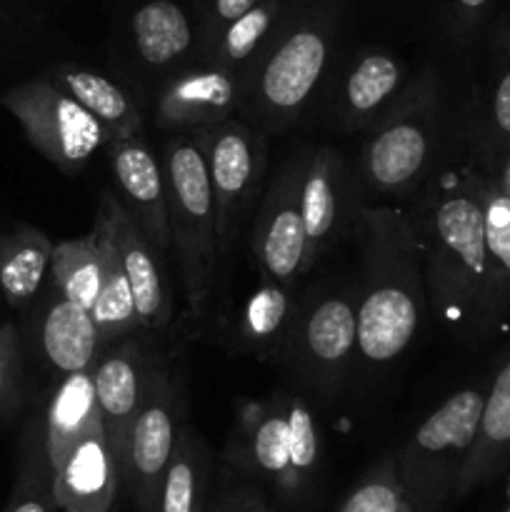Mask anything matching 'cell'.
Wrapping results in <instances>:
<instances>
[{
  "mask_svg": "<svg viewBox=\"0 0 510 512\" xmlns=\"http://www.w3.org/2000/svg\"><path fill=\"white\" fill-rule=\"evenodd\" d=\"M358 348V300L335 293L313 300L295 315L288 350L295 373L313 388L333 390Z\"/></svg>",
  "mask_w": 510,
  "mask_h": 512,
  "instance_id": "9",
  "label": "cell"
},
{
  "mask_svg": "<svg viewBox=\"0 0 510 512\" xmlns=\"http://www.w3.org/2000/svg\"><path fill=\"white\" fill-rule=\"evenodd\" d=\"M0 103L18 120L30 145L65 175H78L103 145L113 143L108 130L50 80L15 85Z\"/></svg>",
  "mask_w": 510,
  "mask_h": 512,
  "instance_id": "5",
  "label": "cell"
},
{
  "mask_svg": "<svg viewBox=\"0 0 510 512\" xmlns=\"http://www.w3.org/2000/svg\"><path fill=\"white\" fill-rule=\"evenodd\" d=\"M400 85V65L385 53H370L360 60L345 83V123L350 128L373 125L388 113V100Z\"/></svg>",
  "mask_w": 510,
  "mask_h": 512,
  "instance_id": "27",
  "label": "cell"
},
{
  "mask_svg": "<svg viewBox=\"0 0 510 512\" xmlns=\"http://www.w3.org/2000/svg\"><path fill=\"white\" fill-rule=\"evenodd\" d=\"M495 185H498L505 195H510V153H508V158H505L503 170H500V178L495 180Z\"/></svg>",
  "mask_w": 510,
  "mask_h": 512,
  "instance_id": "39",
  "label": "cell"
},
{
  "mask_svg": "<svg viewBox=\"0 0 510 512\" xmlns=\"http://www.w3.org/2000/svg\"><path fill=\"white\" fill-rule=\"evenodd\" d=\"M328 60L325 38L313 28L295 30L263 65L253 93L255 115L270 128L298 120Z\"/></svg>",
  "mask_w": 510,
  "mask_h": 512,
  "instance_id": "11",
  "label": "cell"
},
{
  "mask_svg": "<svg viewBox=\"0 0 510 512\" xmlns=\"http://www.w3.org/2000/svg\"><path fill=\"white\" fill-rule=\"evenodd\" d=\"M303 168V160H290L280 168L278 178L268 185L260 200L250 235V250L263 280L283 288L295 285L310 270L308 240L300 213Z\"/></svg>",
  "mask_w": 510,
  "mask_h": 512,
  "instance_id": "7",
  "label": "cell"
},
{
  "mask_svg": "<svg viewBox=\"0 0 510 512\" xmlns=\"http://www.w3.org/2000/svg\"><path fill=\"white\" fill-rule=\"evenodd\" d=\"M248 448L245 465L258 478L270 480L285 495H295L293 475H290V445H288V418H285L283 400L255 408V418L248 420Z\"/></svg>",
  "mask_w": 510,
  "mask_h": 512,
  "instance_id": "25",
  "label": "cell"
},
{
  "mask_svg": "<svg viewBox=\"0 0 510 512\" xmlns=\"http://www.w3.org/2000/svg\"><path fill=\"white\" fill-rule=\"evenodd\" d=\"M48 80L68 98H73L85 113L93 115L108 130L113 143L140 135L143 115L135 108L133 100L105 75L75 68V65H63V68H55Z\"/></svg>",
  "mask_w": 510,
  "mask_h": 512,
  "instance_id": "22",
  "label": "cell"
},
{
  "mask_svg": "<svg viewBox=\"0 0 510 512\" xmlns=\"http://www.w3.org/2000/svg\"><path fill=\"white\" fill-rule=\"evenodd\" d=\"M458 3L468 10H478L483 8V5H488V0H458Z\"/></svg>",
  "mask_w": 510,
  "mask_h": 512,
  "instance_id": "40",
  "label": "cell"
},
{
  "mask_svg": "<svg viewBox=\"0 0 510 512\" xmlns=\"http://www.w3.org/2000/svg\"><path fill=\"white\" fill-rule=\"evenodd\" d=\"M123 468L105 428L80 440L53 468V498L63 512H110Z\"/></svg>",
  "mask_w": 510,
  "mask_h": 512,
  "instance_id": "15",
  "label": "cell"
},
{
  "mask_svg": "<svg viewBox=\"0 0 510 512\" xmlns=\"http://www.w3.org/2000/svg\"><path fill=\"white\" fill-rule=\"evenodd\" d=\"M490 125H493L495 140L505 145L510 153V68L500 75L493 98H490Z\"/></svg>",
  "mask_w": 510,
  "mask_h": 512,
  "instance_id": "36",
  "label": "cell"
},
{
  "mask_svg": "<svg viewBox=\"0 0 510 512\" xmlns=\"http://www.w3.org/2000/svg\"><path fill=\"white\" fill-rule=\"evenodd\" d=\"M93 233L100 245V288L98 298L90 308V315H93L95 328H98L100 340L105 345L133 333L135 328H140V323L138 313H135L133 290H130L128 278H125L113 235H110V230L105 228L98 215H95Z\"/></svg>",
  "mask_w": 510,
  "mask_h": 512,
  "instance_id": "23",
  "label": "cell"
},
{
  "mask_svg": "<svg viewBox=\"0 0 510 512\" xmlns=\"http://www.w3.org/2000/svg\"><path fill=\"white\" fill-rule=\"evenodd\" d=\"M485 210V295L480 315V343L510 315V195L483 180Z\"/></svg>",
  "mask_w": 510,
  "mask_h": 512,
  "instance_id": "18",
  "label": "cell"
},
{
  "mask_svg": "<svg viewBox=\"0 0 510 512\" xmlns=\"http://www.w3.org/2000/svg\"><path fill=\"white\" fill-rule=\"evenodd\" d=\"M488 385L458 390L410 435L395 455L413 512H440L453 500L463 465L473 450Z\"/></svg>",
  "mask_w": 510,
  "mask_h": 512,
  "instance_id": "4",
  "label": "cell"
},
{
  "mask_svg": "<svg viewBox=\"0 0 510 512\" xmlns=\"http://www.w3.org/2000/svg\"><path fill=\"white\" fill-rule=\"evenodd\" d=\"M178 398L175 388L163 370L150 375L143 408L130 430L128 448L123 460V480L128 483L135 508L155 512L165 470L178 443Z\"/></svg>",
  "mask_w": 510,
  "mask_h": 512,
  "instance_id": "10",
  "label": "cell"
},
{
  "mask_svg": "<svg viewBox=\"0 0 510 512\" xmlns=\"http://www.w3.org/2000/svg\"><path fill=\"white\" fill-rule=\"evenodd\" d=\"M295 323V308L288 288L265 283L245 305L240 335L258 353H278L288 343Z\"/></svg>",
  "mask_w": 510,
  "mask_h": 512,
  "instance_id": "30",
  "label": "cell"
},
{
  "mask_svg": "<svg viewBox=\"0 0 510 512\" xmlns=\"http://www.w3.org/2000/svg\"><path fill=\"white\" fill-rule=\"evenodd\" d=\"M510 465V345L485 393L483 415L473 450L463 465L453 500H463L480 485L498 478Z\"/></svg>",
  "mask_w": 510,
  "mask_h": 512,
  "instance_id": "16",
  "label": "cell"
},
{
  "mask_svg": "<svg viewBox=\"0 0 510 512\" xmlns=\"http://www.w3.org/2000/svg\"><path fill=\"white\" fill-rule=\"evenodd\" d=\"M255 5H258V0H215V13L225 23H235L248 10H253Z\"/></svg>",
  "mask_w": 510,
  "mask_h": 512,
  "instance_id": "37",
  "label": "cell"
},
{
  "mask_svg": "<svg viewBox=\"0 0 510 512\" xmlns=\"http://www.w3.org/2000/svg\"><path fill=\"white\" fill-rule=\"evenodd\" d=\"M53 250V240L35 228H18L0 240V290L13 308H23L38 295Z\"/></svg>",
  "mask_w": 510,
  "mask_h": 512,
  "instance_id": "24",
  "label": "cell"
},
{
  "mask_svg": "<svg viewBox=\"0 0 510 512\" xmlns=\"http://www.w3.org/2000/svg\"><path fill=\"white\" fill-rule=\"evenodd\" d=\"M100 345L103 340L90 310L55 293L40 323V348L48 363L63 375L83 373L98 363Z\"/></svg>",
  "mask_w": 510,
  "mask_h": 512,
  "instance_id": "20",
  "label": "cell"
},
{
  "mask_svg": "<svg viewBox=\"0 0 510 512\" xmlns=\"http://www.w3.org/2000/svg\"><path fill=\"white\" fill-rule=\"evenodd\" d=\"M133 35L138 53L150 65H168L190 48V23L170 0H153L133 15Z\"/></svg>",
  "mask_w": 510,
  "mask_h": 512,
  "instance_id": "29",
  "label": "cell"
},
{
  "mask_svg": "<svg viewBox=\"0 0 510 512\" xmlns=\"http://www.w3.org/2000/svg\"><path fill=\"white\" fill-rule=\"evenodd\" d=\"M208 165L215 200V230L220 255L238 238L265 170V140L248 125L225 120L195 133Z\"/></svg>",
  "mask_w": 510,
  "mask_h": 512,
  "instance_id": "6",
  "label": "cell"
},
{
  "mask_svg": "<svg viewBox=\"0 0 510 512\" xmlns=\"http://www.w3.org/2000/svg\"><path fill=\"white\" fill-rule=\"evenodd\" d=\"M168 193L170 243L178 258L180 283L193 313L210 298L218 273V230L208 165L195 135H173L160 158Z\"/></svg>",
  "mask_w": 510,
  "mask_h": 512,
  "instance_id": "3",
  "label": "cell"
},
{
  "mask_svg": "<svg viewBox=\"0 0 510 512\" xmlns=\"http://www.w3.org/2000/svg\"><path fill=\"white\" fill-rule=\"evenodd\" d=\"M343 205V158L330 148H320L305 160L300 185V213L310 265L333 243Z\"/></svg>",
  "mask_w": 510,
  "mask_h": 512,
  "instance_id": "19",
  "label": "cell"
},
{
  "mask_svg": "<svg viewBox=\"0 0 510 512\" xmlns=\"http://www.w3.org/2000/svg\"><path fill=\"white\" fill-rule=\"evenodd\" d=\"M50 283L58 295L80 308H93L100 288V245L90 230L83 238L55 243L50 260Z\"/></svg>",
  "mask_w": 510,
  "mask_h": 512,
  "instance_id": "28",
  "label": "cell"
},
{
  "mask_svg": "<svg viewBox=\"0 0 510 512\" xmlns=\"http://www.w3.org/2000/svg\"><path fill=\"white\" fill-rule=\"evenodd\" d=\"M270 23H273V10L265 8V5H255L243 18L230 23L228 33H225V55H228V60L238 63V60L248 58L255 45L265 38Z\"/></svg>",
  "mask_w": 510,
  "mask_h": 512,
  "instance_id": "35",
  "label": "cell"
},
{
  "mask_svg": "<svg viewBox=\"0 0 510 512\" xmlns=\"http://www.w3.org/2000/svg\"><path fill=\"white\" fill-rule=\"evenodd\" d=\"M238 100L225 70H203L175 78L158 100V123L178 130H205L230 120Z\"/></svg>",
  "mask_w": 510,
  "mask_h": 512,
  "instance_id": "17",
  "label": "cell"
},
{
  "mask_svg": "<svg viewBox=\"0 0 510 512\" xmlns=\"http://www.w3.org/2000/svg\"><path fill=\"white\" fill-rule=\"evenodd\" d=\"M110 148V168L120 200L130 218L138 223L155 253L163 258L173 250L168 223V193H165V175L160 158L145 145L140 135L128 140H115Z\"/></svg>",
  "mask_w": 510,
  "mask_h": 512,
  "instance_id": "12",
  "label": "cell"
},
{
  "mask_svg": "<svg viewBox=\"0 0 510 512\" xmlns=\"http://www.w3.org/2000/svg\"><path fill=\"white\" fill-rule=\"evenodd\" d=\"M20 378H23V360H20L18 330L10 323L0 325V418L18 405Z\"/></svg>",
  "mask_w": 510,
  "mask_h": 512,
  "instance_id": "34",
  "label": "cell"
},
{
  "mask_svg": "<svg viewBox=\"0 0 510 512\" xmlns=\"http://www.w3.org/2000/svg\"><path fill=\"white\" fill-rule=\"evenodd\" d=\"M365 265L358 300V353L385 365L403 355L428 310L415 218L395 208H365Z\"/></svg>",
  "mask_w": 510,
  "mask_h": 512,
  "instance_id": "1",
  "label": "cell"
},
{
  "mask_svg": "<svg viewBox=\"0 0 510 512\" xmlns=\"http://www.w3.org/2000/svg\"><path fill=\"white\" fill-rule=\"evenodd\" d=\"M285 418H288V445H290V475H293L295 495L313 478L320 458L318 425L313 413L300 400L285 398Z\"/></svg>",
  "mask_w": 510,
  "mask_h": 512,
  "instance_id": "33",
  "label": "cell"
},
{
  "mask_svg": "<svg viewBox=\"0 0 510 512\" xmlns=\"http://www.w3.org/2000/svg\"><path fill=\"white\" fill-rule=\"evenodd\" d=\"M363 153V173L368 185L383 193L408 190L423 178L425 168L433 160L435 138V108L428 100H403L390 108L380 120H375Z\"/></svg>",
  "mask_w": 510,
  "mask_h": 512,
  "instance_id": "8",
  "label": "cell"
},
{
  "mask_svg": "<svg viewBox=\"0 0 510 512\" xmlns=\"http://www.w3.org/2000/svg\"><path fill=\"white\" fill-rule=\"evenodd\" d=\"M98 215L105 228L113 235V243L118 248L120 263H123L125 278H128L130 290H133L135 313H138L140 328L160 330L170 323V305L168 288H165V275L160 268V258L153 245L143 235L128 210L120 205L115 195H100Z\"/></svg>",
  "mask_w": 510,
  "mask_h": 512,
  "instance_id": "13",
  "label": "cell"
},
{
  "mask_svg": "<svg viewBox=\"0 0 510 512\" xmlns=\"http://www.w3.org/2000/svg\"><path fill=\"white\" fill-rule=\"evenodd\" d=\"M210 460L190 425H180L175 453L165 470L155 512H203Z\"/></svg>",
  "mask_w": 510,
  "mask_h": 512,
  "instance_id": "26",
  "label": "cell"
},
{
  "mask_svg": "<svg viewBox=\"0 0 510 512\" xmlns=\"http://www.w3.org/2000/svg\"><path fill=\"white\" fill-rule=\"evenodd\" d=\"M103 428L98 398H95L93 368L65 375L55 388L45 415V448L50 465L63 463L65 455L90 433Z\"/></svg>",
  "mask_w": 510,
  "mask_h": 512,
  "instance_id": "21",
  "label": "cell"
},
{
  "mask_svg": "<svg viewBox=\"0 0 510 512\" xmlns=\"http://www.w3.org/2000/svg\"><path fill=\"white\" fill-rule=\"evenodd\" d=\"M53 505V465L45 448V423H35L25 440L18 488L5 512H50Z\"/></svg>",
  "mask_w": 510,
  "mask_h": 512,
  "instance_id": "31",
  "label": "cell"
},
{
  "mask_svg": "<svg viewBox=\"0 0 510 512\" xmlns=\"http://www.w3.org/2000/svg\"><path fill=\"white\" fill-rule=\"evenodd\" d=\"M418 225L428 308L458 338L480 343L485 295L483 178L465 175L425 203Z\"/></svg>",
  "mask_w": 510,
  "mask_h": 512,
  "instance_id": "2",
  "label": "cell"
},
{
  "mask_svg": "<svg viewBox=\"0 0 510 512\" xmlns=\"http://www.w3.org/2000/svg\"><path fill=\"white\" fill-rule=\"evenodd\" d=\"M340 512H413L403 480L398 475V465L393 458H385L365 475L358 488L348 495Z\"/></svg>",
  "mask_w": 510,
  "mask_h": 512,
  "instance_id": "32",
  "label": "cell"
},
{
  "mask_svg": "<svg viewBox=\"0 0 510 512\" xmlns=\"http://www.w3.org/2000/svg\"><path fill=\"white\" fill-rule=\"evenodd\" d=\"M218 512H268V510H265V505L260 503L258 498H253V495L238 493V495H230V498L220 505Z\"/></svg>",
  "mask_w": 510,
  "mask_h": 512,
  "instance_id": "38",
  "label": "cell"
},
{
  "mask_svg": "<svg viewBox=\"0 0 510 512\" xmlns=\"http://www.w3.org/2000/svg\"><path fill=\"white\" fill-rule=\"evenodd\" d=\"M150 375L153 373L148 370L143 348L135 340H123L118 348L98 358V363L93 365L100 418H103L110 448L118 455L120 468H123L130 430L148 393Z\"/></svg>",
  "mask_w": 510,
  "mask_h": 512,
  "instance_id": "14",
  "label": "cell"
}]
</instances>
